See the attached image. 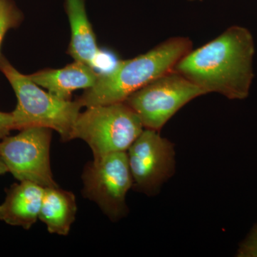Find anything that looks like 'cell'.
<instances>
[{"instance_id":"1","label":"cell","mask_w":257,"mask_h":257,"mask_svg":"<svg viewBox=\"0 0 257 257\" xmlns=\"http://www.w3.org/2000/svg\"><path fill=\"white\" fill-rule=\"evenodd\" d=\"M254 54L251 32L234 25L203 46L192 49L173 71L206 94L218 93L229 99L242 100L248 97L252 84Z\"/></svg>"},{"instance_id":"2","label":"cell","mask_w":257,"mask_h":257,"mask_svg":"<svg viewBox=\"0 0 257 257\" xmlns=\"http://www.w3.org/2000/svg\"><path fill=\"white\" fill-rule=\"evenodd\" d=\"M192 49L189 37H170L146 53L120 61L111 70L99 74L94 85L77 100L86 108L124 102L133 93L173 70Z\"/></svg>"},{"instance_id":"3","label":"cell","mask_w":257,"mask_h":257,"mask_svg":"<svg viewBox=\"0 0 257 257\" xmlns=\"http://www.w3.org/2000/svg\"><path fill=\"white\" fill-rule=\"evenodd\" d=\"M0 71L18 99L16 108L12 112L15 130L47 127L57 132L62 141H70L72 128L82 108L79 101L64 100L43 90L3 56L0 57Z\"/></svg>"},{"instance_id":"4","label":"cell","mask_w":257,"mask_h":257,"mask_svg":"<svg viewBox=\"0 0 257 257\" xmlns=\"http://www.w3.org/2000/svg\"><path fill=\"white\" fill-rule=\"evenodd\" d=\"M138 114L125 102L87 107L74 123L70 139L87 144L94 158L126 152L144 130Z\"/></svg>"},{"instance_id":"5","label":"cell","mask_w":257,"mask_h":257,"mask_svg":"<svg viewBox=\"0 0 257 257\" xmlns=\"http://www.w3.org/2000/svg\"><path fill=\"white\" fill-rule=\"evenodd\" d=\"M82 179L83 196L110 220H120L127 214L126 194L133 187V179L126 152L95 157L86 165Z\"/></svg>"},{"instance_id":"6","label":"cell","mask_w":257,"mask_h":257,"mask_svg":"<svg viewBox=\"0 0 257 257\" xmlns=\"http://www.w3.org/2000/svg\"><path fill=\"white\" fill-rule=\"evenodd\" d=\"M206 92L187 78L171 71L131 94L126 101L144 127L160 132L187 103Z\"/></svg>"},{"instance_id":"7","label":"cell","mask_w":257,"mask_h":257,"mask_svg":"<svg viewBox=\"0 0 257 257\" xmlns=\"http://www.w3.org/2000/svg\"><path fill=\"white\" fill-rule=\"evenodd\" d=\"M52 130L31 126L0 141V157L8 172L20 182L29 181L42 187H58L50 163Z\"/></svg>"},{"instance_id":"8","label":"cell","mask_w":257,"mask_h":257,"mask_svg":"<svg viewBox=\"0 0 257 257\" xmlns=\"http://www.w3.org/2000/svg\"><path fill=\"white\" fill-rule=\"evenodd\" d=\"M133 187L153 195L175 171V146L159 131L144 128L127 151Z\"/></svg>"},{"instance_id":"9","label":"cell","mask_w":257,"mask_h":257,"mask_svg":"<svg viewBox=\"0 0 257 257\" xmlns=\"http://www.w3.org/2000/svg\"><path fill=\"white\" fill-rule=\"evenodd\" d=\"M45 188L29 181L14 184L0 204V220L29 230L39 219Z\"/></svg>"},{"instance_id":"10","label":"cell","mask_w":257,"mask_h":257,"mask_svg":"<svg viewBox=\"0 0 257 257\" xmlns=\"http://www.w3.org/2000/svg\"><path fill=\"white\" fill-rule=\"evenodd\" d=\"M99 74L94 67L74 61L63 68L45 69L28 77L53 95L64 100H71L74 91L93 87Z\"/></svg>"},{"instance_id":"11","label":"cell","mask_w":257,"mask_h":257,"mask_svg":"<svg viewBox=\"0 0 257 257\" xmlns=\"http://www.w3.org/2000/svg\"><path fill=\"white\" fill-rule=\"evenodd\" d=\"M66 10L71 28L69 54L74 61L94 67L99 51L84 0H66Z\"/></svg>"},{"instance_id":"12","label":"cell","mask_w":257,"mask_h":257,"mask_svg":"<svg viewBox=\"0 0 257 257\" xmlns=\"http://www.w3.org/2000/svg\"><path fill=\"white\" fill-rule=\"evenodd\" d=\"M77 206L75 195L60 187L45 188L39 219L50 234L67 236L75 221Z\"/></svg>"},{"instance_id":"13","label":"cell","mask_w":257,"mask_h":257,"mask_svg":"<svg viewBox=\"0 0 257 257\" xmlns=\"http://www.w3.org/2000/svg\"><path fill=\"white\" fill-rule=\"evenodd\" d=\"M21 21V14L10 0H0V48L2 42L10 29L14 28Z\"/></svg>"},{"instance_id":"14","label":"cell","mask_w":257,"mask_h":257,"mask_svg":"<svg viewBox=\"0 0 257 257\" xmlns=\"http://www.w3.org/2000/svg\"><path fill=\"white\" fill-rule=\"evenodd\" d=\"M237 256L257 257V225L240 245Z\"/></svg>"},{"instance_id":"15","label":"cell","mask_w":257,"mask_h":257,"mask_svg":"<svg viewBox=\"0 0 257 257\" xmlns=\"http://www.w3.org/2000/svg\"><path fill=\"white\" fill-rule=\"evenodd\" d=\"M15 130L14 119L11 113L0 111V140L10 135Z\"/></svg>"},{"instance_id":"16","label":"cell","mask_w":257,"mask_h":257,"mask_svg":"<svg viewBox=\"0 0 257 257\" xmlns=\"http://www.w3.org/2000/svg\"><path fill=\"white\" fill-rule=\"evenodd\" d=\"M8 170L7 168L6 165L2 160L1 157H0V176L5 175V174L8 173Z\"/></svg>"},{"instance_id":"17","label":"cell","mask_w":257,"mask_h":257,"mask_svg":"<svg viewBox=\"0 0 257 257\" xmlns=\"http://www.w3.org/2000/svg\"><path fill=\"white\" fill-rule=\"evenodd\" d=\"M189 2H201L202 1V0H188Z\"/></svg>"}]
</instances>
